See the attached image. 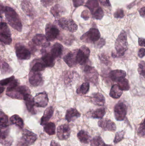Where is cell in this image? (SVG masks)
<instances>
[{
	"mask_svg": "<svg viewBox=\"0 0 145 146\" xmlns=\"http://www.w3.org/2000/svg\"><path fill=\"white\" fill-rule=\"evenodd\" d=\"M128 107L126 104L122 101H120L114 107V114L117 121L124 120L127 112Z\"/></svg>",
	"mask_w": 145,
	"mask_h": 146,
	"instance_id": "7",
	"label": "cell"
},
{
	"mask_svg": "<svg viewBox=\"0 0 145 146\" xmlns=\"http://www.w3.org/2000/svg\"><path fill=\"white\" fill-rule=\"evenodd\" d=\"M100 60L103 62L106 65H108L109 64H110V61L109 59V56L106 55L104 54H102L100 55L99 56Z\"/></svg>",
	"mask_w": 145,
	"mask_h": 146,
	"instance_id": "42",
	"label": "cell"
},
{
	"mask_svg": "<svg viewBox=\"0 0 145 146\" xmlns=\"http://www.w3.org/2000/svg\"><path fill=\"white\" fill-rule=\"evenodd\" d=\"M14 80V76H12L11 77L6 78L1 80L0 82L1 86H4L7 84H10L13 80Z\"/></svg>",
	"mask_w": 145,
	"mask_h": 146,
	"instance_id": "44",
	"label": "cell"
},
{
	"mask_svg": "<svg viewBox=\"0 0 145 146\" xmlns=\"http://www.w3.org/2000/svg\"><path fill=\"white\" fill-rule=\"evenodd\" d=\"M125 133V132L123 130L117 133L115 135V139L114 140V142L115 144L119 143V142L121 141L123 139Z\"/></svg>",
	"mask_w": 145,
	"mask_h": 146,
	"instance_id": "40",
	"label": "cell"
},
{
	"mask_svg": "<svg viewBox=\"0 0 145 146\" xmlns=\"http://www.w3.org/2000/svg\"><path fill=\"white\" fill-rule=\"evenodd\" d=\"M29 80L30 83L34 86L41 85L42 81V76L40 72H35L31 70L29 73Z\"/></svg>",
	"mask_w": 145,
	"mask_h": 146,
	"instance_id": "20",
	"label": "cell"
},
{
	"mask_svg": "<svg viewBox=\"0 0 145 146\" xmlns=\"http://www.w3.org/2000/svg\"><path fill=\"white\" fill-rule=\"evenodd\" d=\"M34 44L43 48H47L50 46V43L47 36L43 34H36L32 39Z\"/></svg>",
	"mask_w": 145,
	"mask_h": 146,
	"instance_id": "14",
	"label": "cell"
},
{
	"mask_svg": "<svg viewBox=\"0 0 145 146\" xmlns=\"http://www.w3.org/2000/svg\"><path fill=\"white\" fill-rule=\"evenodd\" d=\"M117 83L123 91H128L130 89L129 82L128 80L126 78H123V79L118 81L117 82Z\"/></svg>",
	"mask_w": 145,
	"mask_h": 146,
	"instance_id": "37",
	"label": "cell"
},
{
	"mask_svg": "<svg viewBox=\"0 0 145 146\" xmlns=\"http://www.w3.org/2000/svg\"><path fill=\"white\" fill-rule=\"evenodd\" d=\"M100 4L105 7H111V5L109 0H99Z\"/></svg>",
	"mask_w": 145,
	"mask_h": 146,
	"instance_id": "50",
	"label": "cell"
},
{
	"mask_svg": "<svg viewBox=\"0 0 145 146\" xmlns=\"http://www.w3.org/2000/svg\"><path fill=\"white\" fill-rule=\"evenodd\" d=\"M77 138L81 143L88 144L91 139V136L89 133L85 130H81L78 133Z\"/></svg>",
	"mask_w": 145,
	"mask_h": 146,
	"instance_id": "30",
	"label": "cell"
},
{
	"mask_svg": "<svg viewBox=\"0 0 145 146\" xmlns=\"http://www.w3.org/2000/svg\"><path fill=\"white\" fill-rule=\"evenodd\" d=\"M78 49L74 50L67 53L64 57V60L70 67H73L78 64L77 52Z\"/></svg>",
	"mask_w": 145,
	"mask_h": 146,
	"instance_id": "15",
	"label": "cell"
},
{
	"mask_svg": "<svg viewBox=\"0 0 145 146\" xmlns=\"http://www.w3.org/2000/svg\"><path fill=\"white\" fill-rule=\"evenodd\" d=\"M45 33L49 41L53 42L59 35L60 31L56 26L51 23H49L46 25Z\"/></svg>",
	"mask_w": 145,
	"mask_h": 146,
	"instance_id": "13",
	"label": "cell"
},
{
	"mask_svg": "<svg viewBox=\"0 0 145 146\" xmlns=\"http://www.w3.org/2000/svg\"><path fill=\"white\" fill-rule=\"evenodd\" d=\"M115 49L116 51L115 56H123L128 50L127 38L126 32L122 31L117 38L115 42Z\"/></svg>",
	"mask_w": 145,
	"mask_h": 146,
	"instance_id": "3",
	"label": "cell"
},
{
	"mask_svg": "<svg viewBox=\"0 0 145 146\" xmlns=\"http://www.w3.org/2000/svg\"><path fill=\"white\" fill-rule=\"evenodd\" d=\"M73 4L75 7H77L84 3L85 0H72Z\"/></svg>",
	"mask_w": 145,
	"mask_h": 146,
	"instance_id": "47",
	"label": "cell"
},
{
	"mask_svg": "<svg viewBox=\"0 0 145 146\" xmlns=\"http://www.w3.org/2000/svg\"><path fill=\"white\" fill-rule=\"evenodd\" d=\"M127 75L126 72L122 70H115L110 72L109 76L112 80L115 82L125 78Z\"/></svg>",
	"mask_w": 145,
	"mask_h": 146,
	"instance_id": "23",
	"label": "cell"
},
{
	"mask_svg": "<svg viewBox=\"0 0 145 146\" xmlns=\"http://www.w3.org/2000/svg\"><path fill=\"white\" fill-rule=\"evenodd\" d=\"M138 135L139 137H142L145 136V124L142 123L140 124L138 131Z\"/></svg>",
	"mask_w": 145,
	"mask_h": 146,
	"instance_id": "43",
	"label": "cell"
},
{
	"mask_svg": "<svg viewBox=\"0 0 145 146\" xmlns=\"http://www.w3.org/2000/svg\"><path fill=\"white\" fill-rule=\"evenodd\" d=\"M145 123V118L144 120V123Z\"/></svg>",
	"mask_w": 145,
	"mask_h": 146,
	"instance_id": "57",
	"label": "cell"
},
{
	"mask_svg": "<svg viewBox=\"0 0 145 146\" xmlns=\"http://www.w3.org/2000/svg\"><path fill=\"white\" fill-rule=\"evenodd\" d=\"M85 6L89 9L93 17L96 19L100 20L104 15V12L99 5L98 0H89Z\"/></svg>",
	"mask_w": 145,
	"mask_h": 146,
	"instance_id": "5",
	"label": "cell"
},
{
	"mask_svg": "<svg viewBox=\"0 0 145 146\" xmlns=\"http://www.w3.org/2000/svg\"><path fill=\"white\" fill-rule=\"evenodd\" d=\"M114 17L116 18H122L124 16V12L122 9H117L114 14Z\"/></svg>",
	"mask_w": 145,
	"mask_h": 146,
	"instance_id": "45",
	"label": "cell"
},
{
	"mask_svg": "<svg viewBox=\"0 0 145 146\" xmlns=\"http://www.w3.org/2000/svg\"><path fill=\"white\" fill-rule=\"evenodd\" d=\"M46 67H47V66L44 62L43 63L40 62H36L32 66L31 71L35 72H41L45 70Z\"/></svg>",
	"mask_w": 145,
	"mask_h": 146,
	"instance_id": "39",
	"label": "cell"
},
{
	"mask_svg": "<svg viewBox=\"0 0 145 146\" xmlns=\"http://www.w3.org/2000/svg\"><path fill=\"white\" fill-rule=\"evenodd\" d=\"M84 72L85 79L87 81L94 84L98 83L99 74L94 67L86 65L84 68Z\"/></svg>",
	"mask_w": 145,
	"mask_h": 146,
	"instance_id": "8",
	"label": "cell"
},
{
	"mask_svg": "<svg viewBox=\"0 0 145 146\" xmlns=\"http://www.w3.org/2000/svg\"><path fill=\"white\" fill-rule=\"evenodd\" d=\"M98 125L105 131L114 132L116 130L115 123L111 120L107 118L100 119L98 122Z\"/></svg>",
	"mask_w": 145,
	"mask_h": 146,
	"instance_id": "16",
	"label": "cell"
},
{
	"mask_svg": "<svg viewBox=\"0 0 145 146\" xmlns=\"http://www.w3.org/2000/svg\"><path fill=\"white\" fill-rule=\"evenodd\" d=\"M54 110L52 106H49L45 110L43 116L41 118V125L44 126L48 123L50 118L53 115Z\"/></svg>",
	"mask_w": 145,
	"mask_h": 146,
	"instance_id": "24",
	"label": "cell"
},
{
	"mask_svg": "<svg viewBox=\"0 0 145 146\" xmlns=\"http://www.w3.org/2000/svg\"><path fill=\"white\" fill-rule=\"evenodd\" d=\"M31 91L29 87L26 86H17L11 88H7L6 94L13 99L25 100L30 95Z\"/></svg>",
	"mask_w": 145,
	"mask_h": 146,
	"instance_id": "2",
	"label": "cell"
},
{
	"mask_svg": "<svg viewBox=\"0 0 145 146\" xmlns=\"http://www.w3.org/2000/svg\"><path fill=\"white\" fill-rule=\"evenodd\" d=\"M100 38V33L98 29L92 28L84 33L81 37V39L85 43H92L98 42Z\"/></svg>",
	"mask_w": 145,
	"mask_h": 146,
	"instance_id": "6",
	"label": "cell"
},
{
	"mask_svg": "<svg viewBox=\"0 0 145 146\" xmlns=\"http://www.w3.org/2000/svg\"><path fill=\"white\" fill-rule=\"evenodd\" d=\"M139 12L141 16H143V17H145V7L141 8L140 9Z\"/></svg>",
	"mask_w": 145,
	"mask_h": 146,
	"instance_id": "53",
	"label": "cell"
},
{
	"mask_svg": "<svg viewBox=\"0 0 145 146\" xmlns=\"http://www.w3.org/2000/svg\"><path fill=\"white\" fill-rule=\"evenodd\" d=\"M91 103L98 106H101L104 105L106 99L103 94L99 92L94 93L90 97Z\"/></svg>",
	"mask_w": 145,
	"mask_h": 146,
	"instance_id": "21",
	"label": "cell"
},
{
	"mask_svg": "<svg viewBox=\"0 0 145 146\" xmlns=\"http://www.w3.org/2000/svg\"><path fill=\"white\" fill-rule=\"evenodd\" d=\"M103 146H113L112 145H106V144H104V145Z\"/></svg>",
	"mask_w": 145,
	"mask_h": 146,
	"instance_id": "56",
	"label": "cell"
},
{
	"mask_svg": "<svg viewBox=\"0 0 145 146\" xmlns=\"http://www.w3.org/2000/svg\"><path fill=\"white\" fill-rule=\"evenodd\" d=\"M70 128L69 125L65 124L60 125L57 129V136L60 140H66L70 137Z\"/></svg>",
	"mask_w": 145,
	"mask_h": 146,
	"instance_id": "18",
	"label": "cell"
},
{
	"mask_svg": "<svg viewBox=\"0 0 145 146\" xmlns=\"http://www.w3.org/2000/svg\"><path fill=\"white\" fill-rule=\"evenodd\" d=\"M44 131L49 135H52L55 134L56 126L54 123L49 122L44 125Z\"/></svg>",
	"mask_w": 145,
	"mask_h": 146,
	"instance_id": "33",
	"label": "cell"
},
{
	"mask_svg": "<svg viewBox=\"0 0 145 146\" xmlns=\"http://www.w3.org/2000/svg\"><path fill=\"white\" fill-rule=\"evenodd\" d=\"M4 88L3 87H1V94L4 91Z\"/></svg>",
	"mask_w": 145,
	"mask_h": 146,
	"instance_id": "55",
	"label": "cell"
},
{
	"mask_svg": "<svg viewBox=\"0 0 145 146\" xmlns=\"http://www.w3.org/2000/svg\"><path fill=\"white\" fill-rule=\"evenodd\" d=\"M104 144V142L100 136H95L90 141L91 146H103Z\"/></svg>",
	"mask_w": 145,
	"mask_h": 146,
	"instance_id": "38",
	"label": "cell"
},
{
	"mask_svg": "<svg viewBox=\"0 0 145 146\" xmlns=\"http://www.w3.org/2000/svg\"><path fill=\"white\" fill-rule=\"evenodd\" d=\"M1 143L3 146H11L13 140L9 135V129L8 128L1 129Z\"/></svg>",
	"mask_w": 145,
	"mask_h": 146,
	"instance_id": "19",
	"label": "cell"
},
{
	"mask_svg": "<svg viewBox=\"0 0 145 146\" xmlns=\"http://www.w3.org/2000/svg\"><path fill=\"white\" fill-rule=\"evenodd\" d=\"M9 124L8 117L7 116L4 114L2 110L1 111V121H0V127L1 129H4L8 127Z\"/></svg>",
	"mask_w": 145,
	"mask_h": 146,
	"instance_id": "35",
	"label": "cell"
},
{
	"mask_svg": "<svg viewBox=\"0 0 145 146\" xmlns=\"http://www.w3.org/2000/svg\"><path fill=\"white\" fill-rule=\"evenodd\" d=\"M138 43L139 45H140V46L145 47V38H139Z\"/></svg>",
	"mask_w": 145,
	"mask_h": 146,
	"instance_id": "52",
	"label": "cell"
},
{
	"mask_svg": "<svg viewBox=\"0 0 145 146\" xmlns=\"http://www.w3.org/2000/svg\"><path fill=\"white\" fill-rule=\"evenodd\" d=\"M0 40L6 45L11 44L12 42L11 33L9 27L5 22H1Z\"/></svg>",
	"mask_w": 145,
	"mask_h": 146,
	"instance_id": "10",
	"label": "cell"
},
{
	"mask_svg": "<svg viewBox=\"0 0 145 146\" xmlns=\"http://www.w3.org/2000/svg\"><path fill=\"white\" fill-rule=\"evenodd\" d=\"M1 11H3L5 14V17L9 25L19 32H21L22 24L18 14L14 9L9 7H3L1 6Z\"/></svg>",
	"mask_w": 145,
	"mask_h": 146,
	"instance_id": "1",
	"label": "cell"
},
{
	"mask_svg": "<svg viewBox=\"0 0 145 146\" xmlns=\"http://www.w3.org/2000/svg\"><path fill=\"white\" fill-rule=\"evenodd\" d=\"M15 49L16 56L19 60H28L31 58V52L22 44H16Z\"/></svg>",
	"mask_w": 145,
	"mask_h": 146,
	"instance_id": "11",
	"label": "cell"
},
{
	"mask_svg": "<svg viewBox=\"0 0 145 146\" xmlns=\"http://www.w3.org/2000/svg\"><path fill=\"white\" fill-rule=\"evenodd\" d=\"M89 82H84L77 88V93L80 95H84L89 92Z\"/></svg>",
	"mask_w": 145,
	"mask_h": 146,
	"instance_id": "36",
	"label": "cell"
},
{
	"mask_svg": "<svg viewBox=\"0 0 145 146\" xmlns=\"http://www.w3.org/2000/svg\"><path fill=\"white\" fill-rule=\"evenodd\" d=\"M98 42V43L96 44V46H97V48H102L106 44L105 41L103 38L100 39Z\"/></svg>",
	"mask_w": 145,
	"mask_h": 146,
	"instance_id": "49",
	"label": "cell"
},
{
	"mask_svg": "<svg viewBox=\"0 0 145 146\" xmlns=\"http://www.w3.org/2000/svg\"><path fill=\"white\" fill-rule=\"evenodd\" d=\"M2 70L3 71V72H10V68L9 67L7 63H6L5 62H3L2 63Z\"/></svg>",
	"mask_w": 145,
	"mask_h": 146,
	"instance_id": "46",
	"label": "cell"
},
{
	"mask_svg": "<svg viewBox=\"0 0 145 146\" xmlns=\"http://www.w3.org/2000/svg\"><path fill=\"white\" fill-rule=\"evenodd\" d=\"M50 146H61L59 143L56 142L55 141L52 140L51 142Z\"/></svg>",
	"mask_w": 145,
	"mask_h": 146,
	"instance_id": "54",
	"label": "cell"
},
{
	"mask_svg": "<svg viewBox=\"0 0 145 146\" xmlns=\"http://www.w3.org/2000/svg\"><path fill=\"white\" fill-rule=\"evenodd\" d=\"M58 25L62 29L73 33L76 31L78 28L77 25L71 19L62 18L56 21Z\"/></svg>",
	"mask_w": 145,
	"mask_h": 146,
	"instance_id": "9",
	"label": "cell"
},
{
	"mask_svg": "<svg viewBox=\"0 0 145 146\" xmlns=\"http://www.w3.org/2000/svg\"><path fill=\"white\" fill-rule=\"evenodd\" d=\"M63 46L60 44L56 42L52 47L50 53L55 59L59 58L63 54Z\"/></svg>",
	"mask_w": 145,
	"mask_h": 146,
	"instance_id": "26",
	"label": "cell"
},
{
	"mask_svg": "<svg viewBox=\"0 0 145 146\" xmlns=\"http://www.w3.org/2000/svg\"><path fill=\"white\" fill-rule=\"evenodd\" d=\"M37 138V135L35 134L28 129H24L22 132V137L18 140L15 146H29L33 144Z\"/></svg>",
	"mask_w": 145,
	"mask_h": 146,
	"instance_id": "4",
	"label": "cell"
},
{
	"mask_svg": "<svg viewBox=\"0 0 145 146\" xmlns=\"http://www.w3.org/2000/svg\"><path fill=\"white\" fill-rule=\"evenodd\" d=\"M138 56L140 58H143L145 56V49L144 48H141L138 52Z\"/></svg>",
	"mask_w": 145,
	"mask_h": 146,
	"instance_id": "51",
	"label": "cell"
},
{
	"mask_svg": "<svg viewBox=\"0 0 145 146\" xmlns=\"http://www.w3.org/2000/svg\"><path fill=\"white\" fill-rule=\"evenodd\" d=\"M64 11V8L59 4H56L51 9V13L55 18L60 17Z\"/></svg>",
	"mask_w": 145,
	"mask_h": 146,
	"instance_id": "34",
	"label": "cell"
},
{
	"mask_svg": "<svg viewBox=\"0 0 145 146\" xmlns=\"http://www.w3.org/2000/svg\"><path fill=\"white\" fill-rule=\"evenodd\" d=\"M24 100L28 111L32 114H36V112L35 111L34 108L35 105L34 98H32V96L30 94Z\"/></svg>",
	"mask_w": 145,
	"mask_h": 146,
	"instance_id": "29",
	"label": "cell"
},
{
	"mask_svg": "<svg viewBox=\"0 0 145 146\" xmlns=\"http://www.w3.org/2000/svg\"><path fill=\"white\" fill-rule=\"evenodd\" d=\"M35 106L38 107H45L49 103L47 94L45 92L37 94L34 98Z\"/></svg>",
	"mask_w": 145,
	"mask_h": 146,
	"instance_id": "17",
	"label": "cell"
},
{
	"mask_svg": "<svg viewBox=\"0 0 145 146\" xmlns=\"http://www.w3.org/2000/svg\"><path fill=\"white\" fill-rule=\"evenodd\" d=\"M106 108H99L91 112V117L93 118H102L106 113Z\"/></svg>",
	"mask_w": 145,
	"mask_h": 146,
	"instance_id": "31",
	"label": "cell"
},
{
	"mask_svg": "<svg viewBox=\"0 0 145 146\" xmlns=\"http://www.w3.org/2000/svg\"><path fill=\"white\" fill-rule=\"evenodd\" d=\"M21 8L28 16H32L34 15V9L31 4L27 0H23L21 2Z\"/></svg>",
	"mask_w": 145,
	"mask_h": 146,
	"instance_id": "27",
	"label": "cell"
},
{
	"mask_svg": "<svg viewBox=\"0 0 145 146\" xmlns=\"http://www.w3.org/2000/svg\"><path fill=\"white\" fill-rule=\"evenodd\" d=\"M10 121L12 124L16 125L21 129L24 128V121L18 115H14L10 117Z\"/></svg>",
	"mask_w": 145,
	"mask_h": 146,
	"instance_id": "32",
	"label": "cell"
},
{
	"mask_svg": "<svg viewBox=\"0 0 145 146\" xmlns=\"http://www.w3.org/2000/svg\"><path fill=\"white\" fill-rule=\"evenodd\" d=\"M138 72L139 74L145 79V62L141 61L139 63Z\"/></svg>",
	"mask_w": 145,
	"mask_h": 146,
	"instance_id": "41",
	"label": "cell"
},
{
	"mask_svg": "<svg viewBox=\"0 0 145 146\" xmlns=\"http://www.w3.org/2000/svg\"><path fill=\"white\" fill-rule=\"evenodd\" d=\"M123 94V90L120 88L117 84H115L112 86L110 91V95L113 98L118 99Z\"/></svg>",
	"mask_w": 145,
	"mask_h": 146,
	"instance_id": "28",
	"label": "cell"
},
{
	"mask_svg": "<svg viewBox=\"0 0 145 146\" xmlns=\"http://www.w3.org/2000/svg\"><path fill=\"white\" fill-rule=\"evenodd\" d=\"M81 114L75 108L68 109L66 114L65 118L68 122H70L81 116Z\"/></svg>",
	"mask_w": 145,
	"mask_h": 146,
	"instance_id": "25",
	"label": "cell"
},
{
	"mask_svg": "<svg viewBox=\"0 0 145 146\" xmlns=\"http://www.w3.org/2000/svg\"><path fill=\"white\" fill-rule=\"evenodd\" d=\"M42 59L47 67H52L55 65V58L51 53L47 52L46 50L42 51Z\"/></svg>",
	"mask_w": 145,
	"mask_h": 146,
	"instance_id": "22",
	"label": "cell"
},
{
	"mask_svg": "<svg viewBox=\"0 0 145 146\" xmlns=\"http://www.w3.org/2000/svg\"><path fill=\"white\" fill-rule=\"evenodd\" d=\"M55 0H41L42 3L45 7H48L53 3Z\"/></svg>",
	"mask_w": 145,
	"mask_h": 146,
	"instance_id": "48",
	"label": "cell"
},
{
	"mask_svg": "<svg viewBox=\"0 0 145 146\" xmlns=\"http://www.w3.org/2000/svg\"><path fill=\"white\" fill-rule=\"evenodd\" d=\"M90 54V50L87 46H82L77 52V63L80 65H84L87 61Z\"/></svg>",
	"mask_w": 145,
	"mask_h": 146,
	"instance_id": "12",
	"label": "cell"
}]
</instances>
